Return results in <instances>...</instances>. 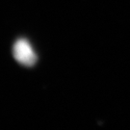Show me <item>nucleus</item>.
<instances>
[{"label": "nucleus", "instance_id": "nucleus-1", "mask_svg": "<svg viewBox=\"0 0 130 130\" xmlns=\"http://www.w3.org/2000/svg\"><path fill=\"white\" fill-rule=\"evenodd\" d=\"M13 54L17 62L26 67H32L37 62V55L32 45L24 39H20L15 42L13 47Z\"/></svg>", "mask_w": 130, "mask_h": 130}]
</instances>
